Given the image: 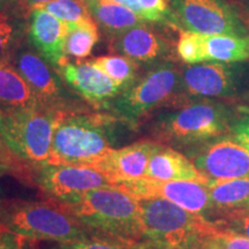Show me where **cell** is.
<instances>
[{
    "instance_id": "obj_25",
    "label": "cell",
    "mask_w": 249,
    "mask_h": 249,
    "mask_svg": "<svg viewBox=\"0 0 249 249\" xmlns=\"http://www.w3.org/2000/svg\"><path fill=\"white\" fill-rule=\"evenodd\" d=\"M30 249H155L148 242H124L117 240H108V239L91 238L86 240L71 241V242H50L49 245H35L29 240Z\"/></svg>"
},
{
    "instance_id": "obj_7",
    "label": "cell",
    "mask_w": 249,
    "mask_h": 249,
    "mask_svg": "<svg viewBox=\"0 0 249 249\" xmlns=\"http://www.w3.org/2000/svg\"><path fill=\"white\" fill-rule=\"evenodd\" d=\"M143 241L155 249H173L197 236L219 231L216 222L163 198L138 200Z\"/></svg>"
},
{
    "instance_id": "obj_40",
    "label": "cell",
    "mask_w": 249,
    "mask_h": 249,
    "mask_svg": "<svg viewBox=\"0 0 249 249\" xmlns=\"http://www.w3.org/2000/svg\"><path fill=\"white\" fill-rule=\"evenodd\" d=\"M6 1H8V0H0V5H2V4H5Z\"/></svg>"
},
{
    "instance_id": "obj_23",
    "label": "cell",
    "mask_w": 249,
    "mask_h": 249,
    "mask_svg": "<svg viewBox=\"0 0 249 249\" xmlns=\"http://www.w3.org/2000/svg\"><path fill=\"white\" fill-rule=\"evenodd\" d=\"M98 39V26L93 18L68 23L66 53L75 59H85L91 54Z\"/></svg>"
},
{
    "instance_id": "obj_21",
    "label": "cell",
    "mask_w": 249,
    "mask_h": 249,
    "mask_svg": "<svg viewBox=\"0 0 249 249\" xmlns=\"http://www.w3.org/2000/svg\"><path fill=\"white\" fill-rule=\"evenodd\" d=\"M88 8L97 26L110 37L119 35L130 28L145 22L126 6L118 4L113 0H97L90 2Z\"/></svg>"
},
{
    "instance_id": "obj_33",
    "label": "cell",
    "mask_w": 249,
    "mask_h": 249,
    "mask_svg": "<svg viewBox=\"0 0 249 249\" xmlns=\"http://www.w3.org/2000/svg\"><path fill=\"white\" fill-rule=\"evenodd\" d=\"M232 136L238 140L242 145L249 150V118L239 120L232 124L231 127Z\"/></svg>"
},
{
    "instance_id": "obj_12",
    "label": "cell",
    "mask_w": 249,
    "mask_h": 249,
    "mask_svg": "<svg viewBox=\"0 0 249 249\" xmlns=\"http://www.w3.org/2000/svg\"><path fill=\"white\" fill-rule=\"evenodd\" d=\"M17 70L35 92L42 107L57 111L86 110L61 83L59 74L53 73L50 65L40 55L23 50L17 57Z\"/></svg>"
},
{
    "instance_id": "obj_24",
    "label": "cell",
    "mask_w": 249,
    "mask_h": 249,
    "mask_svg": "<svg viewBox=\"0 0 249 249\" xmlns=\"http://www.w3.org/2000/svg\"><path fill=\"white\" fill-rule=\"evenodd\" d=\"M89 61L123 90L132 85L140 75V65L124 55H103Z\"/></svg>"
},
{
    "instance_id": "obj_35",
    "label": "cell",
    "mask_w": 249,
    "mask_h": 249,
    "mask_svg": "<svg viewBox=\"0 0 249 249\" xmlns=\"http://www.w3.org/2000/svg\"><path fill=\"white\" fill-rule=\"evenodd\" d=\"M173 249H211L204 240V236H197Z\"/></svg>"
},
{
    "instance_id": "obj_26",
    "label": "cell",
    "mask_w": 249,
    "mask_h": 249,
    "mask_svg": "<svg viewBox=\"0 0 249 249\" xmlns=\"http://www.w3.org/2000/svg\"><path fill=\"white\" fill-rule=\"evenodd\" d=\"M34 8L44 9L66 23H76L92 18L85 0H52L31 9Z\"/></svg>"
},
{
    "instance_id": "obj_32",
    "label": "cell",
    "mask_w": 249,
    "mask_h": 249,
    "mask_svg": "<svg viewBox=\"0 0 249 249\" xmlns=\"http://www.w3.org/2000/svg\"><path fill=\"white\" fill-rule=\"evenodd\" d=\"M26 239L0 226V249H24Z\"/></svg>"
},
{
    "instance_id": "obj_5",
    "label": "cell",
    "mask_w": 249,
    "mask_h": 249,
    "mask_svg": "<svg viewBox=\"0 0 249 249\" xmlns=\"http://www.w3.org/2000/svg\"><path fill=\"white\" fill-rule=\"evenodd\" d=\"M0 226L26 240L39 242H71L92 236L75 218L45 198L5 200Z\"/></svg>"
},
{
    "instance_id": "obj_11",
    "label": "cell",
    "mask_w": 249,
    "mask_h": 249,
    "mask_svg": "<svg viewBox=\"0 0 249 249\" xmlns=\"http://www.w3.org/2000/svg\"><path fill=\"white\" fill-rule=\"evenodd\" d=\"M186 156L209 181L249 179V150L233 136H222L189 149Z\"/></svg>"
},
{
    "instance_id": "obj_1",
    "label": "cell",
    "mask_w": 249,
    "mask_h": 249,
    "mask_svg": "<svg viewBox=\"0 0 249 249\" xmlns=\"http://www.w3.org/2000/svg\"><path fill=\"white\" fill-rule=\"evenodd\" d=\"M45 200L75 218L92 236L143 242L139 201L117 187L93 189L64 200Z\"/></svg>"
},
{
    "instance_id": "obj_6",
    "label": "cell",
    "mask_w": 249,
    "mask_h": 249,
    "mask_svg": "<svg viewBox=\"0 0 249 249\" xmlns=\"http://www.w3.org/2000/svg\"><path fill=\"white\" fill-rule=\"evenodd\" d=\"M65 111L48 107L0 110V135L15 157L27 166L48 163L55 124Z\"/></svg>"
},
{
    "instance_id": "obj_9",
    "label": "cell",
    "mask_w": 249,
    "mask_h": 249,
    "mask_svg": "<svg viewBox=\"0 0 249 249\" xmlns=\"http://www.w3.org/2000/svg\"><path fill=\"white\" fill-rule=\"evenodd\" d=\"M116 187L136 200L163 198L179 205L189 213L201 214L213 220V205L207 183L196 181H163L143 177L140 179L120 182Z\"/></svg>"
},
{
    "instance_id": "obj_34",
    "label": "cell",
    "mask_w": 249,
    "mask_h": 249,
    "mask_svg": "<svg viewBox=\"0 0 249 249\" xmlns=\"http://www.w3.org/2000/svg\"><path fill=\"white\" fill-rule=\"evenodd\" d=\"M12 158H17L12 154L11 150L7 148L4 141L0 142V174L7 171L9 167L13 165H20V166H26V165L21 163L18 160H12ZM18 160V158H17Z\"/></svg>"
},
{
    "instance_id": "obj_29",
    "label": "cell",
    "mask_w": 249,
    "mask_h": 249,
    "mask_svg": "<svg viewBox=\"0 0 249 249\" xmlns=\"http://www.w3.org/2000/svg\"><path fill=\"white\" fill-rule=\"evenodd\" d=\"M145 22H164L172 18L171 0H139Z\"/></svg>"
},
{
    "instance_id": "obj_14",
    "label": "cell",
    "mask_w": 249,
    "mask_h": 249,
    "mask_svg": "<svg viewBox=\"0 0 249 249\" xmlns=\"http://www.w3.org/2000/svg\"><path fill=\"white\" fill-rule=\"evenodd\" d=\"M61 79L80 98L89 103L96 111L105 112L110 103L123 89L89 60L66 62L60 70Z\"/></svg>"
},
{
    "instance_id": "obj_8",
    "label": "cell",
    "mask_w": 249,
    "mask_h": 249,
    "mask_svg": "<svg viewBox=\"0 0 249 249\" xmlns=\"http://www.w3.org/2000/svg\"><path fill=\"white\" fill-rule=\"evenodd\" d=\"M31 181L42 197L64 200L104 187H114L112 180L91 165L44 164L33 167Z\"/></svg>"
},
{
    "instance_id": "obj_27",
    "label": "cell",
    "mask_w": 249,
    "mask_h": 249,
    "mask_svg": "<svg viewBox=\"0 0 249 249\" xmlns=\"http://www.w3.org/2000/svg\"><path fill=\"white\" fill-rule=\"evenodd\" d=\"M177 54L183 64L194 65L207 61L205 36L182 30L177 43Z\"/></svg>"
},
{
    "instance_id": "obj_3",
    "label": "cell",
    "mask_w": 249,
    "mask_h": 249,
    "mask_svg": "<svg viewBox=\"0 0 249 249\" xmlns=\"http://www.w3.org/2000/svg\"><path fill=\"white\" fill-rule=\"evenodd\" d=\"M173 107L151 117L147 132L152 141L187 151L231 130V113L219 102L196 99Z\"/></svg>"
},
{
    "instance_id": "obj_17",
    "label": "cell",
    "mask_w": 249,
    "mask_h": 249,
    "mask_svg": "<svg viewBox=\"0 0 249 249\" xmlns=\"http://www.w3.org/2000/svg\"><path fill=\"white\" fill-rule=\"evenodd\" d=\"M68 23L44 9H31L29 39L40 55L59 71L68 62L66 38Z\"/></svg>"
},
{
    "instance_id": "obj_22",
    "label": "cell",
    "mask_w": 249,
    "mask_h": 249,
    "mask_svg": "<svg viewBox=\"0 0 249 249\" xmlns=\"http://www.w3.org/2000/svg\"><path fill=\"white\" fill-rule=\"evenodd\" d=\"M207 61L234 64L249 59V36H205Z\"/></svg>"
},
{
    "instance_id": "obj_30",
    "label": "cell",
    "mask_w": 249,
    "mask_h": 249,
    "mask_svg": "<svg viewBox=\"0 0 249 249\" xmlns=\"http://www.w3.org/2000/svg\"><path fill=\"white\" fill-rule=\"evenodd\" d=\"M222 230L249 239V210L225 214L214 220Z\"/></svg>"
},
{
    "instance_id": "obj_38",
    "label": "cell",
    "mask_w": 249,
    "mask_h": 249,
    "mask_svg": "<svg viewBox=\"0 0 249 249\" xmlns=\"http://www.w3.org/2000/svg\"><path fill=\"white\" fill-rule=\"evenodd\" d=\"M4 203H5V200H2V198H0V211H1L2 207H4Z\"/></svg>"
},
{
    "instance_id": "obj_10",
    "label": "cell",
    "mask_w": 249,
    "mask_h": 249,
    "mask_svg": "<svg viewBox=\"0 0 249 249\" xmlns=\"http://www.w3.org/2000/svg\"><path fill=\"white\" fill-rule=\"evenodd\" d=\"M172 18L183 30L204 36H245L234 12L223 0H171Z\"/></svg>"
},
{
    "instance_id": "obj_2",
    "label": "cell",
    "mask_w": 249,
    "mask_h": 249,
    "mask_svg": "<svg viewBox=\"0 0 249 249\" xmlns=\"http://www.w3.org/2000/svg\"><path fill=\"white\" fill-rule=\"evenodd\" d=\"M121 126L126 124L107 112H64L55 124L46 164H93L120 141Z\"/></svg>"
},
{
    "instance_id": "obj_41",
    "label": "cell",
    "mask_w": 249,
    "mask_h": 249,
    "mask_svg": "<svg viewBox=\"0 0 249 249\" xmlns=\"http://www.w3.org/2000/svg\"><path fill=\"white\" fill-rule=\"evenodd\" d=\"M1 140H2V138H1V135H0V141H1Z\"/></svg>"
},
{
    "instance_id": "obj_20",
    "label": "cell",
    "mask_w": 249,
    "mask_h": 249,
    "mask_svg": "<svg viewBox=\"0 0 249 249\" xmlns=\"http://www.w3.org/2000/svg\"><path fill=\"white\" fill-rule=\"evenodd\" d=\"M35 92L9 62L0 65V110L40 107Z\"/></svg>"
},
{
    "instance_id": "obj_39",
    "label": "cell",
    "mask_w": 249,
    "mask_h": 249,
    "mask_svg": "<svg viewBox=\"0 0 249 249\" xmlns=\"http://www.w3.org/2000/svg\"><path fill=\"white\" fill-rule=\"evenodd\" d=\"M85 1L87 2V5H89L90 2H93V1H97V0H85Z\"/></svg>"
},
{
    "instance_id": "obj_16",
    "label": "cell",
    "mask_w": 249,
    "mask_h": 249,
    "mask_svg": "<svg viewBox=\"0 0 249 249\" xmlns=\"http://www.w3.org/2000/svg\"><path fill=\"white\" fill-rule=\"evenodd\" d=\"M110 50L139 65L151 64L152 66L167 61L172 46L163 34L144 22L111 37Z\"/></svg>"
},
{
    "instance_id": "obj_13",
    "label": "cell",
    "mask_w": 249,
    "mask_h": 249,
    "mask_svg": "<svg viewBox=\"0 0 249 249\" xmlns=\"http://www.w3.org/2000/svg\"><path fill=\"white\" fill-rule=\"evenodd\" d=\"M235 90V71L224 62L204 61L181 67L182 104L189 99L227 97Z\"/></svg>"
},
{
    "instance_id": "obj_19",
    "label": "cell",
    "mask_w": 249,
    "mask_h": 249,
    "mask_svg": "<svg viewBox=\"0 0 249 249\" xmlns=\"http://www.w3.org/2000/svg\"><path fill=\"white\" fill-rule=\"evenodd\" d=\"M213 205V220L249 210V179L211 180L207 183Z\"/></svg>"
},
{
    "instance_id": "obj_28",
    "label": "cell",
    "mask_w": 249,
    "mask_h": 249,
    "mask_svg": "<svg viewBox=\"0 0 249 249\" xmlns=\"http://www.w3.org/2000/svg\"><path fill=\"white\" fill-rule=\"evenodd\" d=\"M211 249H249V239L220 229L213 234L204 236Z\"/></svg>"
},
{
    "instance_id": "obj_4",
    "label": "cell",
    "mask_w": 249,
    "mask_h": 249,
    "mask_svg": "<svg viewBox=\"0 0 249 249\" xmlns=\"http://www.w3.org/2000/svg\"><path fill=\"white\" fill-rule=\"evenodd\" d=\"M181 104V67L167 60L152 65L145 73L140 74L110 103L105 112L118 118L129 129H135L151 118L156 110Z\"/></svg>"
},
{
    "instance_id": "obj_37",
    "label": "cell",
    "mask_w": 249,
    "mask_h": 249,
    "mask_svg": "<svg viewBox=\"0 0 249 249\" xmlns=\"http://www.w3.org/2000/svg\"><path fill=\"white\" fill-rule=\"evenodd\" d=\"M49 1H52V0H24V2H26L30 8L35 7L37 5L45 4V2H49Z\"/></svg>"
},
{
    "instance_id": "obj_31",
    "label": "cell",
    "mask_w": 249,
    "mask_h": 249,
    "mask_svg": "<svg viewBox=\"0 0 249 249\" xmlns=\"http://www.w3.org/2000/svg\"><path fill=\"white\" fill-rule=\"evenodd\" d=\"M15 35L14 26L4 14H0V65L8 62L9 51Z\"/></svg>"
},
{
    "instance_id": "obj_36",
    "label": "cell",
    "mask_w": 249,
    "mask_h": 249,
    "mask_svg": "<svg viewBox=\"0 0 249 249\" xmlns=\"http://www.w3.org/2000/svg\"><path fill=\"white\" fill-rule=\"evenodd\" d=\"M113 1L118 2V4L126 6L127 8H129L130 11H133L134 13L138 14L140 18L143 20V9L141 7V4H140L139 0H113Z\"/></svg>"
},
{
    "instance_id": "obj_15",
    "label": "cell",
    "mask_w": 249,
    "mask_h": 249,
    "mask_svg": "<svg viewBox=\"0 0 249 249\" xmlns=\"http://www.w3.org/2000/svg\"><path fill=\"white\" fill-rule=\"evenodd\" d=\"M163 147L152 140H141L119 149H111L91 166L102 171L114 183L145 177L150 158Z\"/></svg>"
},
{
    "instance_id": "obj_18",
    "label": "cell",
    "mask_w": 249,
    "mask_h": 249,
    "mask_svg": "<svg viewBox=\"0 0 249 249\" xmlns=\"http://www.w3.org/2000/svg\"><path fill=\"white\" fill-rule=\"evenodd\" d=\"M145 178L163 181L209 182L186 155L164 144L150 158Z\"/></svg>"
}]
</instances>
